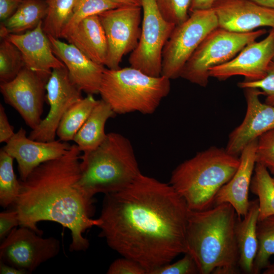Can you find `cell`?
<instances>
[{"mask_svg": "<svg viewBox=\"0 0 274 274\" xmlns=\"http://www.w3.org/2000/svg\"><path fill=\"white\" fill-rule=\"evenodd\" d=\"M189 211L169 184L141 173L122 190L105 195L99 236L151 274L187 253Z\"/></svg>", "mask_w": 274, "mask_h": 274, "instance_id": "obj_1", "label": "cell"}, {"mask_svg": "<svg viewBox=\"0 0 274 274\" xmlns=\"http://www.w3.org/2000/svg\"><path fill=\"white\" fill-rule=\"evenodd\" d=\"M81 152L76 144L56 159L42 163L24 180H20L19 196L13 205L19 226L42 235L37 224L43 221L56 222L68 228L72 240L71 252L86 251L89 242L84 233L101 221L92 218L93 198L80 187Z\"/></svg>", "mask_w": 274, "mask_h": 274, "instance_id": "obj_2", "label": "cell"}, {"mask_svg": "<svg viewBox=\"0 0 274 274\" xmlns=\"http://www.w3.org/2000/svg\"><path fill=\"white\" fill-rule=\"evenodd\" d=\"M238 216L229 203L189 211L186 232L187 253L199 274L238 273L235 228Z\"/></svg>", "mask_w": 274, "mask_h": 274, "instance_id": "obj_3", "label": "cell"}, {"mask_svg": "<svg viewBox=\"0 0 274 274\" xmlns=\"http://www.w3.org/2000/svg\"><path fill=\"white\" fill-rule=\"evenodd\" d=\"M239 162V157L226 149L213 146L177 166L169 184L189 210H206L214 205L216 195L234 175Z\"/></svg>", "mask_w": 274, "mask_h": 274, "instance_id": "obj_4", "label": "cell"}, {"mask_svg": "<svg viewBox=\"0 0 274 274\" xmlns=\"http://www.w3.org/2000/svg\"><path fill=\"white\" fill-rule=\"evenodd\" d=\"M80 167V187L92 198L122 190L141 173L130 141L113 132L96 148L81 155Z\"/></svg>", "mask_w": 274, "mask_h": 274, "instance_id": "obj_5", "label": "cell"}, {"mask_svg": "<svg viewBox=\"0 0 274 274\" xmlns=\"http://www.w3.org/2000/svg\"><path fill=\"white\" fill-rule=\"evenodd\" d=\"M170 90L169 79L151 76L130 66L106 68L98 94L116 114H151Z\"/></svg>", "mask_w": 274, "mask_h": 274, "instance_id": "obj_6", "label": "cell"}, {"mask_svg": "<svg viewBox=\"0 0 274 274\" xmlns=\"http://www.w3.org/2000/svg\"><path fill=\"white\" fill-rule=\"evenodd\" d=\"M266 33L264 29L237 33L218 27L198 46L184 65L180 77L206 87L211 68L230 61L246 45Z\"/></svg>", "mask_w": 274, "mask_h": 274, "instance_id": "obj_7", "label": "cell"}, {"mask_svg": "<svg viewBox=\"0 0 274 274\" xmlns=\"http://www.w3.org/2000/svg\"><path fill=\"white\" fill-rule=\"evenodd\" d=\"M218 27L213 9L194 11L176 25L162 53L161 76L175 79L204 39Z\"/></svg>", "mask_w": 274, "mask_h": 274, "instance_id": "obj_8", "label": "cell"}, {"mask_svg": "<svg viewBox=\"0 0 274 274\" xmlns=\"http://www.w3.org/2000/svg\"><path fill=\"white\" fill-rule=\"evenodd\" d=\"M143 16L141 36L130 53V66L154 77L161 76L162 53L176 25L166 20L155 0H141Z\"/></svg>", "mask_w": 274, "mask_h": 274, "instance_id": "obj_9", "label": "cell"}, {"mask_svg": "<svg viewBox=\"0 0 274 274\" xmlns=\"http://www.w3.org/2000/svg\"><path fill=\"white\" fill-rule=\"evenodd\" d=\"M108 44L105 66L120 68L124 56L136 48L141 36L143 12L141 6H123L98 15Z\"/></svg>", "mask_w": 274, "mask_h": 274, "instance_id": "obj_10", "label": "cell"}, {"mask_svg": "<svg viewBox=\"0 0 274 274\" xmlns=\"http://www.w3.org/2000/svg\"><path fill=\"white\" fill-rule=\"evenodd\" d=\"M60 249L59 239L43 238L23 226L13 228L0 246V259L4 263L24 270H35L41 264L57 256Z\"/></svg>", "mask_w": 274, "mask_h": 274, "instance_id": "obj_11", "label": "cell"}, {"mask_svg": "<svg viewBox=\"0 0 274 274\" xmlns=\"http://www.w3.org/2000/svg\"><path fill=\"white\" fill-rule=\"evenodd\" d=\"M47 81L25 67L14 79L0 84L5 102L17 111L31 129L42 120Z\"/></svg>", "mask_w": 274, "mask_h": 274, "instance_id": "obj_12", "label": "cell"}, {"mask_svg": "<svg viewBox=\"0 0 274 274\" xmlns=\"http://www.w3.org/2000/svg\"><path fill=\"white\" fill-rule=\"evenodd\" d=\"M46 100L49 106L47 116L31 129L28 137L50 142L55 140L60 121L66 111L83 97L82 91L72 82L66 67L52 71L46 84Z\"/></svg>", "mask_w": 274, "mask_h": 274, "instance_id": "obj_13", "label": "cell"}, {"mask_svg": "<svg viewBox=\"0 0 274 274\" xmlns=\"http://www.w3.org/2000/svg\"><path fill=\"white\" fill-rule=\"evenodd\" d=\"M274 58V28L263 40L246 45L230 61L211 68L210 77L225 80L234 76H242L246 81L264 78L270 62Z\"/></svg>", "mask_w": 274, "mask_h": 274, "instance_id": "obj_14", "label": "cell"}, {"mask_svg": "<svg viewBox=\"0 0 274 274\" xmlns=\"http://www.w3.org/2000/svg\"><path fill=\"white\" fill-rule=\"evenodd\" d=\"M245 95L247 111L242 122L230 133L226 150L238 156L251 142L274 128V106L262 102V92L255 88H246Z\"/></svg>", "mask_w": 274, "mask_h": 274, "instance_id": "obj_15", "label": "cell"}, {"mask_svg": "<svg viewBox=\"0 0 274 274\" xmlns=\"http://www.w3.org/2000/svg\"><path fill=\"white\" fill-rule=\"evenodd\" d=\"M71 146L59 140L50 142L32 140L21 127L3 149L16 160L20 180L24 181L39 165L62 156Z\"/></svg>", "mask_w": 274, "mask_h": 274, "instance_id": "obj_16", "label": "cell"}, {"mask_svg": "<svg viewBox=\"0 0 274 274\" xmlns=\"http://www.w3.org/2000/svg\"><path fill=\"white\" fill-rule=\"evenodd\" d=\"M218 27L246 33L262 26L274 28V10L252 0H217L212 8Z\"/></svg>", "mask_w": 274, "mask_h": 274, "instance_id": "obj_17", "label": "cell"}, {"mask_svg": "<svg viewBox=\"0 0 274 274\" xmlns=\"http://www.w3.org/2000/svg\"><path fill=\"white\" fill-rule=\"evenodd\" d=\"M42 25L43 21L31 30L7 38L21 51L25 67L47 81L53 69L66 67L53 53Z\"/></svg>", "mask_w": 274, "mask_h": 274, "instance_id": "obj_18", "label": "cell"}, {"mask_svg": "<svg viewBox=\"0 0 274 274\" xmlns=\"http://www.w3.org/2000/svg\"><path fill=\"white\" fill-rule=\"evenodd\" d=\"M48 37L53 53L65 65L72 82L87 94H98L105 66L94 62L73 45Z\"/></svg>", "mask_w": 274, "mask_h": 274, "instance_id": "obj_19", "label": "cell"}, {"mask_svg": "<svg viewBox=\"0 0 274 274\" xmlns=\"http://www.w3.org/2000/svg\"><path fill=\"white\" fill-rule=\"evenodd\" d=\"M257 140L251 142L243 149L236 171L219 191L215 198L214 205L229 203L234 208L239 217L246 214L250 203L249 192L256 164Z\"/></svg>", "mask_w": 274, "mask_h": 274, "instance_id": "obj_20", "label": "cell"}, {"mask_svg": "<svg viewBox=\"0 0 274 274\" xmlns=\"http://www.w3.org/2000/svg\"><path fill=\"white\" fill-rule=\"evenodd\" d=\"M62 38L91 60L105 66L108 55V44L98 15L84 19Z\"/></svg>", "mask_w": 274, "mask_h": 274, "instance_id": "obj_21", "label": "cell"}, {"mask_svg": "<svg viewBox=\"0 0 274 274\" xmlns=\"http://www.w3.org/2000/svg\"><path fill=\"white\" fill-rule=\"evenodd\" d=\"M259 217L258 199L250 201L246 214L238 217L235 228L238 249V267L244 273L253 274L254 263L258 249L257 225Z\"/></svg>", "mask_w": 274, "mask_h": 274, "instance_id": "obj_22", "label": "cell"}, {"mask_svg": "<svg viewBox=\"0 0 274 274\" xmlns=\"http://www.w3.org/2000/svg\"><path fill=\"white\" fill-rule=\"evenodd\" d=\"M116 115L105 101L102 99L97 100L73 141L81 152L92 151L103 142L107 134L105 132L106 123L109 119Z\"/></svg>", "mask_w": 274, "mask_h": 274, "instance_id": "obj_23", "label": "cell"}, {"mask_svg": "<svg viewBox=\"0 0 274 274\" xmlns=\"http://www.w3.org/2000/svg\"><path fill=\"white\" fill-rule=\"evenodd\" d=\"M47 7L46 0H23L15 13L1 25L9 35L31 30L44 20Z\"/></svg>", "mask_w": 274, "mask_h": 274, "instance_id": "obj_24", "label": "cell"}, {"mask_svg": "<svg viewBox=\"0 0 274 274\" xmlns=\"http://www.w3.org/2000/svg\"><path fill=\"white\" fill-rule=\"evenodd\" d=\"M97 100L92 94L73 104L64 113L58 125L56 135L59 140L68 142L73 139L89 116Z\"/></svg>", "mask_w": 274, "mask_h": 274, "instance_id": "obj_25", "label": "cell"}, {"mask_svg": "<svg viewBox=\"0 0 274 274\" xmlns=\"http://www.w3.org/2000/svg\"><path fill=\"white\" fill-rule=\"evenodd\" d=\"M250 190L258 197V220L274 215V179L260 163L256 164Z\"/></svg>", "mask_w": 274, "mask_h": 274, "instance_id": "obj_26", "label": "cell"}, {"mask_svg": "<svg viewBox=\"0 0 274 274\" xmlns=\"http://www.w3.org/2000/svg\"><path fill=\"white\" fill-rule=\"evenodd\" d=\"M47 12L43 21V29L47 36L61 38L62 31L70 21L78 0H46Z\"/></svg>", "mask_w": 274, "mask_h": 274, "instance_id": "obj_27", "label": "cell"}, {"mask_svg": "<svg viewBox=\"0 0 274 274\" xmlns=\"http://www.w3.org/2000/svg\"><path fill=\"white\" fill-rule=\"evenodd\" d=\"M257 235L258 249L254 260L253 274H259L270 263L274 255V215L258 221Z\"/></svg>", "mask_w": 274, "mask_h": 274, "instance_id": "obj_28", "label": "cell"}, {"mask_svg": "<svg viewBox=\"0 0 274 274\" xmlns=\"http://www.w3.org/2000/svg\"><path fill=\"white\" fill-rule=\"evenodd\" d=\"M14 159L3 148L0 151V204L7 208L14 204L20 192V183L13 168Z\"/></svg>", "mask_w": 274, "mask_h": 274, "instance_id": "obj_29", "label": "cell"}, {"mask_svg": "<svg viewBox=\"0 0 274 274\" xmlns=\"http://www.w3.org/2000/svg\"><path fill=\"white\" fill-rule=\"evenodd\" d=\"M0 44V81L14 79L25 67L21 51L8 38L1 39Z\"/></svg>", "mask_w": 274, "mask_h": 274, "instance_id": "obj_30", "label": "cell"}, {"mask_svg": "<svg viewBox=\"0 0 274 274\" xmlns=\"http://www.w3.org/2000/svg\"><path fill=\"white\" fill-rule=\"evenodd\" d=\"M120 6L112 0H78L73 15L62 31L61 38L84 19Z\"/></svg>", "mask_w": 274, "mask_h": 274, "instance_id": "obj_31", "label": "cell"}, {"mask_svg": "<svg viewBox=\"0 0 274 274\" xmlns=\"http://www.w3.org/2000/svg\"><path fill=\"white\" fill-rule=\"evenodd\" d=\"M163 18L176 25L184 22L189 16L191 0H155Z\"/></svg>", "mask_w": 274, "mask_h": 274, "instance_id": "obj_32", "label": "cell"}, {"mask_svg": "<svg viewBox=\"0 0 274 274\" xmlns=\"http://www.w3.org/2000/svg\"><path fill=\"white\" fill-rule=\"evenodd\" d=\"M256 160V163L263 165L274 175V128L258 138Z\"/></svg>", "mask_w": 274, "mask_h": 274, "instance_id": "obj_33", "label": "cell"}, {"mask_svg": "<svg viewBox=\"0 0 274 274\" xmlns=\"http://www.w3.org/2000/svg\"><path fill=\"white\" fill-rule=\"evenodd\" d=\"M241 88H255L259 89L264 95L265 103L274 106V61L272 60L268 67L265 77L258 81H244L238 83Z\"/></svg>", "mask_w": 274, "mask_h": 274, "instance_id": "obj_34", "label": "cell"}, {"mask_svg": "<svg viewBox=\"0 0 274 274\" xmlns=\"http://www.w3.org/2000/svg\"><path fill=\"white\" fill-rule=\"evenodd\" d=\"M180 260L168 263L154 270L151 274H196L197 266L190 254L186 253Z\"/></svg>", "mask_w": 274, "mask_h": 274, "instance_id": "obj_35", "label": "cell"}, {"mask_svg": "<svg viewBox=\"0 0 274 274\" xmlns=\"http://www.w3.org/2000/svg\"><path fill=\"white\" fill-rule=\"evenodd\" d=\"M108 274H147L145 268L136 261L127 257L117 259L110 265Z\"/></svg>", "mask_w": 274, "mask_h": 274, "instance_id": "obj_36", "label": "cell"}, {"mask_svg": "<svg viewBox=\"0 0 274 274\" xmlns=\"http://www.w3.org/2000/svg\"><path fill=\"white\" fill-rule=\"evenodd\" d=\"M19 225L18 214L16 210L0 213V238H5L11 230Z\"/></svg>", "mask_w": 274, "mask_h": 274, "instance_id": "obj_37", "label": "cell"}, {"mask_svg": "<svg viewBox=\"0 0 274 274\" xmlns=\"http://www.w3.org/2000/svg\"><path fill=\"white\" fill-rule=\"evenodd\" d=\"M14 127L9 122L4 106L0 105V142L6 143L14 135Z\"/></svg>", "mask_w": 274, "mask_h": 274, "instance_id": "obj_38", "label": "cell"}, {"mask_svg": "<svg viewBox=\"0 0 274 274\" xmlns=\"http://www.w3.org/2000/svg\"><path fill=\"white\" fill-rule=\"evenodd\" d=\"M23 0H0V20L3 22L11 17Z\"/></svg>", "mask_w": 274, "mask_h": 274, "instance_id": "obj_39", "label": "cell"}, {"mask_svg": "<svg viewBox=\"0 0 274 274\" xmlns=\"http://www.w3.org/2000/svg\"><path fill=\"white\" fill-rule=\"evenodd\" d=\"M217 0H191L189 14L194 11L212 9Z\"/></svg>", "mask_w": 274, "mask_h": 274, "instance_id": "obj_40", "label": "cell"}, {"mask_svg": "<svg viewBox=\"0 0 274 274\" xmlns=\"http://www.w3.org/2000/svg\"><path fill=\"white\" fill-rule=\"evenodd\" d=\"M1 274H26V271L17 268L13 266L7 264L1 261L0 262Z\"/></svg>", "mask_w": 274, "mask_h": 274, "instance_id": "obj_41", "label": "cell"}, {"mask_svg": "<svg viewBox=\"0 0 274 274\" xmlns=\"http://www.w3.org/2000/svg\"><path fill=\"white\" fill-rule=\"evenodd\" d=\"M121 6H141V0H112Z\"/></svg>", "mask_w": 274, "mask_h": 274, "instance_id": "obj_42", "label": "cell"}, {"mask_svg": "<svg viewBox=\"0 0 274 274\" xmlns=\"http://www.w3.org/2000/svg\"><path fill=\"white\" fill-rule=\"evenodd\" d=\"M257 4L274 10V0H252Z\"/></svg>", "mask_w": 274, "mask_h": 274, "instance_id": "obj_43", "label": "cell"}, {"mask_svg": "<svg viewBox=\"0 0 274 274\" xmlns=\"http://www.w3.org/2000/svg\"><path fill=\"white\" fill-rule=\"evenodd\" d=\"M262 272L263 274H274V263H270Z\"/></svg>", "mask_w": 274, "mask_h": 274, "instance_id": "obj_44", "label": "cell"}, {"mask_svg": "<svg viewBox=\"0 0 274 274\" xmlns=\"http://www.w3.org/2000/svg\"><path fill=\"white\" fill-rule=\"evenodd\" d=\"M273 60V61H274V58L273 59V60Z\"/></svg>", "mask_w": 274, "mask_h": 274, "instance_id": "obj_45", "label": "cell"}, {"mask_svg": "<svg viewBox=\"0 0 274 274\" xmlns=\"http://www.w3.org/2000/svg\"><path fill=\"white\" fill-rule=\"evenodd\" d=\"M273 179H274V175H273Z\"/></svg>", "mask_w": 274, "mask_h": 274, "instance_id": "obj_46", "label": "cell"}]
</instances>
